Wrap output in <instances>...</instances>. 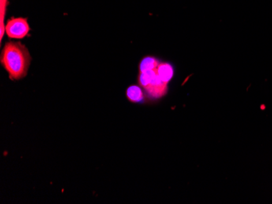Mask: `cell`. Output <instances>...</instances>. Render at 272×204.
<instances>
[{
  "instance_id": "cell-6",
  "label": "cell",
  "mask_w": 272,
  "mask_h": 204,
  "mask_svg": "<svg viewBox=\"0 0 272 204\" xmlns=\"http://www.w3.org/2000/svg\"><path fill=\"white\" fill-rule=\"evenodd\" d=\"M159 60L154 56H147L141 60L139 64V72H147V71L155 70L160 64Z\"/></svg>"
},
{
  "instance_id": "cell-1",
  "label": "cell",
  "mask_w": 272,
  "mask_h": 204,
  "mask_svg": "<svg viewBox=\"0 0 272 204\" xmlns=\"http://www.w3.org/2000/svg\"><path fill=\"white\" fill-rule=\"evenodd\" d=\"M31 62L28 49L20 42H8L3 48L1 64L11 80H20L27 76Z\"/></svg>"
},
{
  "instance_id": "cell-4",
  "label": "cell",
  "mask_w": 272,
  "mask_h": 204,
  "mask_svg": "<svg viewBox=\"0 0 272 204\" xmlns=\"http://www.w3.org/2000/svg\"><path fill=\"white\" fill-rule=\"evenodd\" d=\"M156 71L161 80L165 82V84H168L173 78L174 68L169 63H160Z\"/></svg>"
},
{
  "instance_id": "cell-2",
  "label": "cell",
  "mask_w": 272,
  "mask_h": 204,
  "mask_svg": "<svg viewBox=\"0 0 272 204\" xmlns=\"http://www.w3.org/2000/svg\"><path fill=\"white\" fill-rule=\"evenodd\" d=\"M139 85L145 90L147 97L152 99L162 98L168 92V84L161 80L156 69L139 72Z\"/></svg>"
},
{
  "instance_id": "cell-7",
  "label": "cell",
  "mask_w": 272,
  "mask_h": 204,
  "mask_svg": "<svg viewBox=\"0 0 272 204\" xmlns=\"http://www.w3.org/2000/svg\"><path fill=\"white\" fill-rule=\"evenodd\" d=\"M7 4L8 0H0V39L3 40L4 32H5V26H4V16L6 14Z\"/></svg>"
},
{
  "instance_id": "cell-3",
  "label": "cell",
  "mask_w": 272,
  "mask_h": 204,
  "mask_svg": "<svg viewBox=\"0 0 272 204\" xmlns=\"http://www.w3.org/2000/svg\"><path fill=\"white\" fill-rule=\"evenodd\" d=\"M31 30L27 18L17 17L8 20L5 26L7 35L12 39H22L26 38Z\"/></svg>"
},
{
  "instance_id": "cell-5",
  "label": "cell",
  "mask_w": 272,
  "mask_h": 204,
  "mask_svg": "<svg viewBox=\"0 0 272 204\" xmlns=\"http://www.w3.org/2000/svg\"><path fill=\"white\" fill-rule=\"evenodd\" d=\"M128 100L132 103H141L144 99V93L140 86H131L127 90Z\"/></svg>"
}]
</instances>
